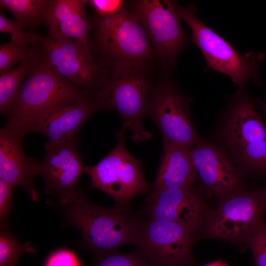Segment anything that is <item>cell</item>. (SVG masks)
Listing matches in <instances>:
<instances>
[{"instance_id": "24", "label": "cell", "mask_w": 266, "mask_h": 266, "mask_svg": "<svg viewBox=\"0 0 266 266\" xmlns=\"http://www.w3.org/2000/svg\"><path fill=\"white\" fill-rule=\"evenodd\" d=\"M93 266H151L137 249L127 253H113L98 260Z\"/></svg>"}, {"instance_id": "2", "label": "cell", "mask_w": 266, "mask_h": 266, "mask_svg": "<svg viewBox=\"0 0 266 266\" xmlns=\"http://www.w3.org/2000/svg\"><path fill=\"white\" fill-rule=\"evenodd\" d=\"M62 204L69 222L80 231L84 244L98 260L123 245H137L144 220L140 216L115 206L94 204L81 189L70 201Z\"/></svg>"}, {"instance_id": "1", "label": "cell", "mask_w": 266, "mask_h": 266, "mask_svg": "<svg viewBox=\"0 0 266 266\" xmlns=\"http://www.w3.org/2000/svg\"><path fill=\"white\" fill-rule=\"evenodd\" d=\"M95 92L79 88L59 75L41 55L7 112L5 127L24 137L27 130L33 124Z\"/></svg>"}, {"instance_id": "10", "label": "cell", "mask_w": 266, "mask_h": 266, "mask_svg": "<svg viewBox=\"0 0 266 266\" xmlns=\"http://www.w3.org/2000/svg\"><path fill=\"white\" fill-rule=\"evenodd\" d=\"M190 100L172 82L163 80L154 85L146 111L159 129L163 142L191 150L198 136L190 112Z\"/></svg>"}, {"instance_id": "9", "label": "cell", "mask_w": 266, "mask_h": 266, "mask_svg": "<svg viewBox=\"0 0 266 266\" xmlns=\"http://www.w3.org/2000/svg\"><path fill=\"white\" fill-rule=\"evenodd\" d=\"M266 212V186L252 191L239 190L222 198L209 214L206 234L224 240H247L263 220Z\"/></svg>"}, {"instance_id": "28", "label": "cell", "mask_w": 266, "mask_h": 266, "mask_svg": "<svg viewBox=\"0 0 266 266\" xmlns=\"http://www.w3.org/2000/svg\"><path fill=\"white\" fill-rule=\"evenodd\" d=\"M13 186L0 179V229L5 227L11 209Z\"/></svg>"}, {"instance_id": "4", "label": "cell", "mask_w": 266, "mask_h": 266, "mask_svg": "<svg viewBox=\"0 0 266 266\" xmlns=\"http://www.w3.org/2000/svg\"><path fill=\"white\" fill-rule=\"evenodd\" d=\"M147 69L130 66L109 69L104 82L97 90L104 110H115L120 114L122 127L130 129L132 138L136 142L148 140L152 136L142 123L154 86Z\"/></svg>"}, {"instance_id": "27", "label": "cell", "mask_w": 266, "mask_h": 266, "mask_svg": "<svg viewBox=\"0 0 266 266\" xmlns=\"http://www.w3.org/2000/svg\"><path fill=\"white\" fill-rule=\"evenodd\" d=\"M23 28L24 27L18 22L11 20L0 13V32L11 34L12 40L30 44L28 32H24Z\"/></svg>"}, {"instance_id": "23", "label": "cell", "mask_w": 266, "mask_h": 266, "mask_svg": "<svg viewBox=\"0 0 266 266\" xmlns=\"http://www.w3.org/2000/svg\"><path fill=\"white\" fill-rule=\"evenodd\" d=\"M34 248L29 242L20 243L6 232L0 234V266H15L20 257L26 253H33Z\"/></svg>"}, {"instance_id": "16", "label": "cell", "mask_w": 266, "mask_h": 266, "mask_svg": "<svg viewBox=\"0 0 266 266\" xmlns=\"http://www.w3.org/2000/svg\"><path fill=\"white\" fill-rule=\"evenodd\" d=\"M23 136L4 127L0 130V179L12 186L21 185L34 201L39 200L33 178L38 174L40 162L27 156L22 146Z\"/></svg>"}, {"instance_id": "19", "label": "cell", "mask_w": 266, "mask_h": 266, "mask_svg": "<svg viewBox=\"0 0 266 266\" xmlns=\"http://www.w3.org/2000/svg\"><path fill=\"white\" fill-rule=\"evenodd\" d=\"M198 178L191 150L180 145L163 142L161 162L151 190L192 187Z\"/></svg>"}, {"instance_id": "14", "label": "cell", "mask_w": 266, "mask_h": 266, "mask_svg": "<svg viewBox=\"0 0 266 266\" xmlns=\"http://www.w3.org/2000/svg\"><path fill=\"white\" fill-rule=\"evenodd\" d=\"M205 211L202 198L193 186L151 190L144 213L149 219L178 223L198 232Z\"/></svg>"}, {"instance_id": "30", "label": "cell", "mask_w": 266, "mask_h": 266, "mask_svg": "<svg viewBox=\"0 0 266 266\" xmlns=\"http://www.w3.org/2000/svg\"><path fill=\"white\" fill-rule=\"evenodd\" d=\"M204 266H229L227 264L221 260H218Z\"/></svg>"}, {"instance_id": "18", "label": "cell", "mask_w": 266, "mask_h": 266, "mask_svg": "<svg viewBox=\"0 0 266 266\" xmlns=\"http://www.w3.org/2000/svg\"><path fill=\"white\" fill-rule=\"evenodd\" d=\"M86 3L84 0H49L44 21L47 36L55 39H74L90 49L88 39L92 23L86 11Z\"/></svg>"}, {"instance_id": "17", "label": "cell", "mask_w": 266, "mask_h": 266, "mask_svg": "<svg viewBox=\"0 0 266 266\" xmlns=\"http://www.w3.org/2000/svg\"><path fill=\"white\" fill-rule=\"evenodd\" d=\"M104 110V105L95 92L84 99L62 107L33 124L26 135L37 133L46 136L48 142L58 143L70 139L96 112Z\"/></svg>"}, {"instance_id": "26", "label": "cell", "mask_w": 266, "mask_h": 266, "mask_svg": "<svg viewBox=\"0 0 266 266\" xmlns=\"http://www.w3.org/2000/svg\"><path fill=\"white\" fill-rule=\"evenodd\" d=\"M96 11L97 16L108 18L119 14L126 8L125 2L122 0H87Z\"/></svg>"}, {"instance_id": "8", "label": "cell", "mask_w": 266, "mask_h": 266, "mask_svg": "<svg viewBox=\"0 0 266 266\" xmlns=\"http://www.w3.org/2000/svg\"><path fill=\"white\" fill-rule=\"evenodd\" d=\"M30 44H37L43 59L55 72L75 85L97 91L108 70L93 56L90 49L72 39H55L28 33Z\"/></svg>"}, {"instance_id": "25", "label": "cell", "mask_w": 266, "mask_h": 266, "mask_svg": "<svg viewBox=\"0 0 266 266\" xmlns=\"http://www.w3.org/2000/svg\"><path fill=\"white\" fill-rule=\"evenodd\" d=\"M254 261V266H266V223L264 220L247 240Z\"/></svg>"}, {"instance_id": "31", "label": "cell", "mask_w": 266, "mask_h": 266, "mask_svg": "<svg viewBox=\"0 0 266 266\" xmlns=\"http://www.w3.org/2000/svg\"><path fill=\"white\" fill-rule=\"evenodd\" d=\"M259 104H260L261 108L263 110L266 117V102H262L261 104L259 103Z\"/></svg>"}, {"instance_id": "22", "label": "cell", "mask_w": 266, "mask_h": 266, "mask_svg": "<svg viewBox=\"0 0 266 266\" xmlns=\"http://www.w3.org/2000/svg\"><path fill=\"white\" fill-rule=\"evenodd\" d=\"M35 45L10 40L0 45V74L6 72L13 65L22 63L33 52Z\"/></svg>"}, {"instance_id": "12", "label": "cell", "mask_w": 266, "mask_h": 266, "mask_svg": "<svg viewBox=\"0 0 266 266\" xmlns=\"http://www.w3.org/2000/svg\"><path fill=\"white\" fill-rule=\"evenodd\" d=\"M133 10L145 30L152 44L155 56L164 70L176 64L178 55L189 42L180 18L164 1L140 0L133 2Z\"/></svg>"}, {"instance_id": "11", "label": "cell", "mask_w": 266, "mask_h": 266, "mask_svg": "<svg viewBox=\"0 0 266 266\" xmlns=\"http://www.w3.org/2000/svg\"><path fill=\"white\" fill-rule=\"evenodd\" d=\"M198 232L183 225L143 220L136 246L151 266H191Z\"/></svg>"}, {"instance_id": "15", "label": "cell", "mask_w": 266, "mask_h": 266, "mask_svg": "<svg viewBox=\"0 0 266 266\" xmlns=\"http://www.w3.org/2000/svg\"><path fill=\"white\" fill-rule=\"evenodd\" d=\"M191 154L198 177L209 194L222 198L240 190L239 175L219 148L199 137Z\"/></svg>"}, {"instance_id": "21", "label": "cell", "mask_w": 266, "mask_h": 266, "mask_svg": "<svg viewBox=\"0 0 266 266\" xmlns=\"http://www.w3.org/2000/svg\"><path fill=\"white\" fill-rule=\"evenodd\" d=\"M49 0H0V8L9 10L24 28L44 24Z\"/></svg>"}, {"instance_id": "5", "label": "cell", "mask_w": 266, "mask_h": 266, "mask_svg": "<svg viewBox=\"0 0 266 266\" xmlns=\"http://www.w3.org/2000/svg\"><path fill=\"white\" fill-rule=\"evenodd\" d=\"M192 31V39L203 55L208 67L230 77L239 90L249 80L258 81L257 69L264 55L249 53L244 56L197 16L192 6H181L176 1L165 0Z\"/></svg>"}, {"instance_id": "29", "label": "cell", "mask_w": 266, "mask_h": 266, "mask_svg": "<svg viewBox=\"0 0 266 266\" xmlns=\"http://www.w3.org/2000/svg\"><path fill=\"white\" fill-rule=\"evenodd\" d=\"M45 266H81L75 254L67 250L54 252L48 257Z\"/></svg>"}, {"instance_id": "7", "label": "cell", "mask_w": 266, "mask_h": 266, "mask_svg": "<svg viewBox=\"0 0 266 266\" xmlns=\"http://www.w3.org/2000/svg\"><path fill=\"white\" fill-rule=\"evenodd\" d=\"M124 127L116 132V146L98 164L84 166V173L91 178L90 189L100 190L111 197L115 206L128 209L136 196L150 189L142 171L141 162L132 155L125 146Z\"/></svg>"}, {"instance_id": "3", "label": "cell", "mask_w": 266, "mask_h": 266, "mask_svg": "<svg viewBox=\"0 0 266 266\" xmlns=\"http://www.w3.org/2000/svg\"><path fill=\"white\" fill-rule=\"evenodd\" d=\"M94 58L108 69L118 66L148 69L155 56L151 41L137 16L126 9L92 24ZM90 32V33H91Z\"/></svg>"}, {"instance_id": "20", "label": "cell", "mask_w": 266, "mask_h": 266, "mask_svg": "<svg viewBox=\"0 0 266 266\" xmlns=\"http://www.w3.org/2000/svg\"><path fill=\"white\" fill-rule=\"evenodd\" d=\"M32 55L13 69L0 76V112L5 115L16 100L22 82L33 66L41 57L40 50L36 44Z\"/></svg>"}, {"instance_id": "13", "label": "cell", "mask_w": 266, "mask_h": 266, "mask_svg": "<svg viewBox=\"0 0 266 266\" xmlns=\"http://www.w3.org/2000/svg\"><path fill=\"white\" fill-rule=\"evenodd\" d=\"M78 136L58 143L47 141L45 156L40 162L38 174L45 192L56 197L62 204L70 201L80 190L78 182L85 165L78 148Z\"/></svg>"}, {"instance_id": "6", "label": "cell", "mask_w": 266, "mask_h": 266, "mask_svg": "<svg viewBox=\"0 0 266 266\" xmlns=\"http://www.w3.org/2000/svg\"><path fill=\"white\" fill-rule=\"evenodd\" d=\"M222 135L233 159L254 171L266 172V128L243 89L229 108Z\"/></svg>"}]
</instances>
